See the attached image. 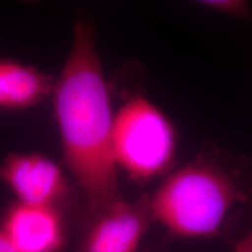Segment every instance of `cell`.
Here are the masks:
<instances>
[{
	"instance_id": "6da1fadb",
	"label": "cell",
	"mask_w": 252,
	"mask_h": 252,
	"mask_svg": "<svg viewBox=\"0 0 252 252\" xmlns=\"http://www.w3.org/2000/svg\"><path fill=\"white\" fill-rule=\"evenodd\" d=\"M64 165L80 186L90 219L121 196L112 150L115 112L93 25L77 23L53 88Z\"/></svg>"
},
{
	"instance_id": "7a4b0ae2",
	"label": "cell",
	"mask_w": 252,
	"mask_h": 252,
	"mask_svg": "<svg viewBox=\"0 0 252 252\" xmlns=\"http://www.w3.org/2000/svg\"><path fill=\"white\" fill-rule=\"evenodd\" d=\"M252 196V178L223 154L202 151L173 168L149 196L153 222L181 238L219 236L234 208Z\"/></svg>"
},
{
	"instance_id": "3957f363",
	"label": "cell",
	"mask_w": 252,
	"mask_h": 252,
	"mask_svg": "<svg viewBox=\"0 0 252 252\" xmlns=\"http://www.w3.org/2000/svg\"><path fill=\"white\" fill-rule=\"evenodd\" d=\"M179 135L171 118L147 97L137 94L115 112L112 150L116 165L138 184L173 171Z\"/></svg>"
},
{
	"instance_id": "277c9868",
	"label": "cell",
	"mask_w": 252,
	"mask_h": 252,
	"mask_svg": "<svg viewBox=\"0 0 252 252\" xmlns=\"http://www.w3.org/2000/svg\"><path fill=\"white\" fill-rule=\"evenodd\" d=\"M152 222L147 195L134 201L122 197L94 217L74 252H137Z\"/></svg>"
},
{
	"instance_id": "5b68a950",
	"label": "cell",
	"mask_w": 252,
	"mask_h": 252,
	"mask_svg": "<svg viewBox=\"0 0 252 252\" xmlns=\"http://www.w3.org/2000/svg\"><path fill=\"white\" fill-rule=\"evenodd\" d=\"M0 180L25 204L55 207L67 191L61 167L39 153L8 154L0 163Z\"/></svg>"
},
{
	"instance_id": "8992f818",
	"label": "cell",
	"mask_w": 252,
	"mask_h": 252,
	"mask_svg": "<svg viewBox=\"0 0 252 252\" xmlns=\"http://www.w3.org/2000/svg\"><path fill=\"white\" fill-rule=\"evenodd\" d=\"M1 230L18 252H60L64 244L56 207L17 202L6 213Z\"/></svg>"
},
{
	"instance_id": "52a82bcc",
	"label": "cell",
	"mask_w": 252,
	"mask_h": 252,
	"mask_svg": "<svg viewBox=\"0 0 252 252\" xmlns=\"http://www.w3.org/2000/svg\"><path fill=\"white\" fill-rule=\"evenodd\" d=\"M52 78L37 69L0 60V109H26L40 103L53 91Z\"/></svg>"
},
{
	"instance_id": "ba28073f",
	"label": "cell",
	"mask_w": 252,
	"mask_h": 252,
	"mask_svg": "<svg viewBox=\"0 0 252 252\" xmlns=\"http://www.w3.org/2000/svg\"><path fill=\"white\" fill-rule=\"evenodd\" d=\"M196 5L216 13L252 21V8L250 4L244 0H203L197 1Z\"/></svg>"
},
{
	"instance_id": "9c48e42d",
	"label": "cell",
	"mask_w": 252,
	"mask_h": 252,
	"mask_svg": "<svg viewBox=\"0 0 252 252\" xmlns=\"http://www.w3.org/2000/svg\"><path fill=\"white\" fill-rule=\"evenodd\" d=\"M234 252H252V230L236 242Z\"/></svg>"
},
{
	"instance_id": "30bf717a",
	"label": "cell",
	"mask_w": 252,
	"mask_h": 252,
	"mask_svg": "<svg viewBox=\"0 0 252 252\" xmlns=\"http://www.w3.org/2000/svg\"><path fill=\"white\" fill-rule=\"evenodd\" d=\"M0 252H18L17 249L9 242V239L6 237L1 228H0Z\"/></svg>"
}]
</instances>
